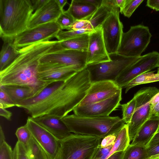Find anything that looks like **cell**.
Returning <instances> with one entry per match:
<instances>
[{
	"instance_id": "6da1fadb",
	"label": "cell",
	"mask_w": 159,
	"mask_h": 159,
	"mask_svg": "<svg viewBox=\"0 0 159 159\" xmlns=\"http://www.w3.org/2000/svg\"><path fill=\"white\" fill-rule=\"evenodd\" d=\"M91 84L86 67L65 82L49 84L37 96L22 101L16 107L25 109L33 118L50 114L62 118L79 104Z\"/></svg>"
},
{
	"instance_id": "7a4b0ae2",
	"label": "cell",
	"mask_w": 159,
	"mask_h": 159,
	"mask_svg": "<svg viewBox=\"0 0 159 159\" xmlns=\"http://www.w3.org/2000/svg\"><path fill=\"white\" fill-rule=\"evenodd\" d=\"M58 40L48 41L34 44L19 49L18 57L7 67L0 71V85H48L41 81L38 71L40 60L48 53L54 51Z\"/></svg>"
},
{
	"instance_id": "3957f363",
	"label": "cell",
	"mask_w": 159,
	"mask_h": 159,
	"mask_svg": "<svg viewBox=\"0 0 159 159\" xmlns=\"http://www.w3.org/2000/svg\"><path fill=\"white\" fill-rule=\"evenodd\" d=\"M34 11L30 0H0L1 38L14 39L28 29Z\"/></svg>"
},
{
	"instance_id": "277c9868",
	"label": "cell",
	"mask_w": 159,
	"mask_h": 159,
	"mask_svg": "<svg viewBox=\"0 0 159 159\" xmlns=\"http://www.w3.org/2000/svg\"><path fill=\"white\" fill-rule=\"evenodd\" d=\"M71 133L98 137L102 139L110 134L117 136L126 124L119 116L84 117L75 114L61 118Z\"/></svg>"
},
{
	"instance_id": "5b68a950",
	"label": "cell",
	"mask_w": 159,
	"mask_h": 159,
	"mask_svg": "<svg viewBox=\"0 0 159 159\" xmlns=\"http://www.w3.org/2000/svg\"><path fill=\"white\" fill-rule=\"evenodd\" d=\"M102 139L96 136L72 133L60 140L55 159H93Z\"/></svg>"
},
{
	"instance_id": "8992f818",
	"label": "cell",
	"mask_w": 159,
	"mask_h": 159,
	"mask_svg": "<svg viewBox=\"0 0 159 159\" xmlns=\"http://www.w3.org/2000/svg\"><path fill=\"white\" fill-rule=\"evenodd\" d=\"M111 60L87 65L91 83L110 80L115 82L118 76L125 69L137 61L139 57H131L118 54L109 55Z\"/></svg>"
},
{
	"instance_id": "52a82bcc",
	"label": "cell",
	"mask_w": 159,
	"mask_h": 159,
	"mask_svg": "<svg viewBox=\"0 0 159 159\" xmlns=\"http://www.w3.org/2000/svg\"><path fill=\"white\" fill-rule=\"evenodd\" d=\"M152 36L147 26H132L123 33L117 54L127 57H139L149 43Z\"/></svg>"
},
{
	"instance_id": "ba28073f",
	"label": "cell",
	"mask_w": 159,
	"mask_h": 159,
	"mask_svg": "<svg viewBox=\"0 0 159 159\" xmlns=\"http://www.w3.org/2000/svg\"><path fill=\"white\" fill-rule=\"evenodd\" d=\"M159 92L156 87L142 88L135 93L134 97L136 101L134 112L130 121L127 124L130 142L134 139L142 125L150 117L151 108L150 102Z\"/></svg>"
},
{
	"instance_id": "9c48e42d",
	"label": "cell",
	"mask_w": 159,
	"mask_h": 159,
	"mask_svg": "<svg viewBox=\"0 0 159 159\" xmlns=\"http://www.w3.org/2000/svg\"><path fill=\"white\" fill-rule=\"evenodd\" d=\"M62 30L56 21L27 29L14 39L13 43L18 49L38 43L50 41Z\"/></svg>"
},
{
	"instance_id": "30bf717a",
	"label": "cell",
	"mask_w": 159,
	"mask_h": 159,
	"mask_svg": "<svg viewBox=\"0 0 159 159\" xmlns=\"http://www.w3.org/2000/svg\"><path fill=\"white\" fill-rule=\"evenodd\" d=\"M159 67V53L154 51L141 56L139 59L124 70L115 82L124 88L130 82L139 75Z\"/></svg>"
},
{
	"instance_id": "8fae6325",
	"label": "cell",
	"mask_w": 159,
	"mask_h": 159,
	"mask_svg": "<svg viewBox=\"0 0 159 159\" xmlns=\"http://www.w3.org/2000/svg\"><path fill=\"white\" fill-rule=\"evenodd\" d=\"M119 12L120 9L113 11L102 25L104 41L109 55L117 54L123 33Z\"/></svg>"
},
{
	"instance_id": "7c38bea8",
	"label": "cell",
	"mask_w": 159,
	"mask_h": 159,
	"mask_svg": "<svg viewBox=\"0 0 159 159\" xmlns=\"http://www.w3.org/2000/svg\"><path fill=\"white\" fill-rule=\"evenodd\" d=\"M87 52L61 49L47 53L40 60L42 63L58 64L74 67L77 71L87 66Z\"/></svg>"
},
{
	"instance_id": "4fadbf2b",
	"label": "cell",
	"mask_w": 159,
	"mask_h": 159,
	"mask_svg": "<svg viewBox=\"0 0 159 159\" xmlns=\"http://www.w3.org/2000/svg\"><path fill=\"white\" fill-rule=\"evenodd\" d=\"M122 90L105 100L93 103L77 106L73 110L74 114L84 117H99L109 116L120 105Z\"/></svg>"
},
{
	"instance_id": "5bb4252c",
	"label": "cell",
	"mask_w": 159,
	"mask_h": 159,
	"mask_svg": "<svg viewBox=\"0 0 159 159\" xmlns=\"http://www.w3.org/2000/svg\"><path fill=\"white\" fill-rule=\"evenodd\" d=\"M25 125L32 136L47 153L50 159H55L60 147V140L36 122L31 116L28 117Z\"/></svg>"
},
{
	"instance_id": "9a60e30c",
	"label": "cell",
	"mask_w": 159,
	"mask_h": 159,
	"mask_svg": "<svg viewBox=\"0 0 159 159\" xmlns=\"http://www.w3.org/2000/svg\"><path fill=\"white\" fill-rule=\"evenodd\" d=\"M77 72L72 66L58 64H39L38 76L41 81L52 84L58 82H65Z\"/></svg>"
},
{
	"instance_id": "2e32d148",
	"label": "cell",
	"mask_w": 159,
	"mask_h": 159,
	"mask_svg": "<svg viewBox=\"0 0 159 159\" xmlns=\"http://www.w3.org/2000/svg\"><path fill=\"white\" fill-rule=\"evenodd\" d=\"M122 89L112 81L103 80L92 83L78 106L86 105L105 100L121 91Z\"/></svg>"
},
{
	"instance_id": "e0dca14e",
	"label": "cell",
	"mask_w": 159,
	"mask_h": 159,
	"mask_svg": "<svg viewBox=\"0 0 159 159\" xmlns=\"http://www.w3.org/2000/svg\"><path fill=\"white\" fill-rule=\"evenodd\" d=\"M87 52V65L111 60L105 47L102 26L89 34V43Z\"/></svg>"
},
{
	"instance_id": "ac0fdd59",
	"label": "cell",
	"mask_w": 159,
	"mask_h": 159,
	"mask_svg": "<svg viewBox=\"0 0 159 159\" xmlns=\"http://www.w3.org/2000/svg\"><path fill=\"white\" fill-rule=\"evenodd\" d=\"M63 11L57 0H48L41 8L33 13L28 22V29L49 22H56Z\"/></svg>"
},
{
	"instance_id": "d6986e66",
	"label": "cell",
	"mask_w": 159,
	"mask_h": 159,
	"mask_svg": "<svg viewBox=\"0 0 159 159\" xmlns=\"http://www.w3.org/2000/svg\"><path fill=\"white\" fill-rule=\"evenodd\" d=\"M48 85H0V88L8 95L16 106L22 101L37 96Z\"/></svg>"
},
{
	"instance_id": "ffe728a7",
	"label": "cell",
	"mask_w": 159,
	"mask_h": 159,
	"mask_svg": "<svg viewBox=\"0 0 159 159\" xmlns=\"http://www.w3.org/2000/svg\"><path fill=\"white\" fill-rule=\"evenodd\" d=\"M32 118L59 140L65 139L72 133L61 118L58 116L49 114Z\"/></svg>"
},
{
	"instance_id": "44dd1931",
	"label": "cell",
	"mask_w": 159,
	"mask_h": 159,
	"mask_svg": "<svg viewBox=\"0 0 159 159\" xmlns=\"http://www.w3.org/2000/svg\"><path fill=\"white\" fill-rule=\"evenodd\" d=\"M159 126V116H151L140 128L131 144L147 147Z\"/></svg>"
},
{
	"instance_id": "7402d4cb",
	"label": "cell",
	"mask_w": 159,
	"mask_h": 159,
	"mask_svg": "<svg viewBox=\"0 0 159 159\" xmlns=\"http://www.w3.org/2000/svg\"><path fill=\"white\" fill-rule=\"evenodd\" d=\"M97 8L84 0H72L67 10L75 20H89Z\"/></svg>"
},
{
	"instance_id": "603a6c76",
	"label": "cell",
	"mask_w": 159,
	"mask_h": 159,
	"mask_svg": "<svg viewBox=\"0 0 159 159\" xmlns=\"http://www.w3.org/2000/svg\"><path fill=\"white\" fill-rule=\"evenodd\" d=\"M3 43L0 53V71L9 65L19 56V49L13 43V39H2Z\"/></svg>"
},
{
	"instance_id": "cb8c5ba5",
	"label": "cell",
	"mask_w": 159,
	"mask_h": 159,
	"mask_svg": "<svg viewBox=\"0 0 159 159\" xmlns=\"http://www.w3.org/2000/svg\"><path fill=\"white\" fill-rule=\"evenodd\" d=\"M89 34H85L71 39L60 41L61 49H69L87 52L89 40Z\"/></svg>"
},
{
	"instance_id": "d4e9b609",
	"label": "cell",
	"mask_w": 159,
	"mask_h": 159,
	"mask_svg": "<svg viewBox=\"0 0 159 159\" xmlns=\"http://www.w3.org/2000/svg\"><path fill=\"white\" fill-rule=\"evenodd\" d=\"M114 11L111 8L102 4L88 20L90 29L94 30L102 26L103 22Z\"/></svg>"
},
{
	"instance_id": "484cf974",
	"label": "cell",
	"mask_w": 159,
	"mask_h": 159,
	"mask_svg": "<svg viewBox=\"0 0 159 159\" xmlns=\"http://www.w3.org/2000/svg\"><path fill=\"white\" fill-rule=\"evenodd\" d=\"M130 142L128 125L125 124L119 132L115 142L105 159L116 152L125 151Z\"/></svg>"
},
{
	"instance_id": "4316f807",
	"label": "cell",
	"mask_w": 159,
	"mask_h": 159,
	"mask_svg": "<svg viewBox=\"0 0 159 159\" xmlns=\"http://www.w3.org/2000/svg\"><path fill=\"white\" fill-rule=\"evenodd\" d=\"M155 71L148 72L137 76L130 82L124 88L125 93L133 87L141 84L159 81V74L155 73Z\"/></svg>"
},
{
	"instance_id": "83f0119b",
	"label": "cell",
	"mask_w": 159,
	"mask_h": 159,
	"mask_svg": "<svg viewBox=\"0 0 159 159\" xmlns=\"http://www.w3.org/2000/svg\"><path fill=\"white\" fill-rule=\"evenodd\" d=\"M147 147L130 144L125 151L122 159H148Z\"/></svg>"
},
{
	"instance_id": "f1b7e54d",
	"label": "cell",
	"mask_w": 159,
	"mask_h": 159,
	"mask_svg": "<svg viewBox=\"0 0 159 159\" xmlns=\"http://www.w3.org/2000/svg\"><path fill=\"white\" fill-rule=\"evenodd\" d=\"M28 153L30 159H50L47 153L32 136Z\"/></svg>"
},
{
	"instance_id": "f546056e",
	"label": "cell",
	"mask_w": 159,
	"mask_h": 159,
	"mask_svg": "<svg viewBox=\"0 0 159 159\" xmlns=\"http://www.w3.org/2000/svg\"><path fill=\"white\" fill-rule=\"evenodd\" d=\"M15 134L18 139V141L23 144L28 152L32 135L25 125L18 128Z\"/></svg>"
},
{
	"instance_id": "4dcf8cb0",
	"label": "cell",
	"mask_w": 159,
	"mask_h": 159,
	"mask_svg": "<svg viewBox=\"0 0 159 159\" xmlns=\"http://www.w3.org/2000/svg\"><path fill=\"white\" fill-rule=\"evenodd\" d=\"M122 111V119L126 124L130 122L133 115L136 106L135 99L133 97L129 102L120 105Z\"/></svg>"
},
{
	"instance_id": "1f68e13d",
	"label": "cell",
	"mask_w": 159,
	"mask_h": 159,
	"mask_svg": "<svg viewBox=\"0 0 159 159\" xmlns=\"http://www.w3.org/2000/svg\"><path fill=\"white\" fill-rule=\"evenodd\" d=\"M94 30L82 29L64 31L61 30L57 33L55 38L58 41H62L73 38L84 34L90 33Z\"/></svg>"
},
{
	"instance_id": "d6a6232c",
	"label": "cell",
	"mask_w": 159,
	"mask_h": 159,
	"mask_svg": "<svg viewBox=\"0 0 159 159\" xmlns=\"http://www.w3.org/2000/svg\"><path fill=\"white\" fill-rule=\"evenodd\" d=\"M75 20L67 10H66L62 12L57 20L56 22L62 30H68Z\"/></svg>"
},
{
	"instance_id": "836d02e7",
	"label": "cell",
	"mask_w": 159,
	"mask_h": 159,
	"mask_svg": "<svg viewBox=\"0 0 159 159\" xmlns=\"http://www.w3.org/2000/svg\"><path fill=\"white\" fill-rule=\"evenodd\" d=\"M143 1V0H125V5L120 12L125 16L129 18Z\"/></svg>"
},
{
	"instance_id": "e575fe53",
	"label": "cell",
	"mask_w": 159,
	"mask_h": 159,
	"mask_svg": "<svg viewBox=\"0 0 159 159\" xmlns=\"http://www.w3.org/2000/svg\"><path fill=\"white\" fill-rule=\"evenodd\" d=\"M12 159H30L27 151L18 141L13 150Z\"/></svg>"
},
{
	"instance_id": "d590c367",
	"label": "cell",
	"mask_w": 159,
	"mask_h": 159,
	"mask_svg": "<svg viewBox=\"0 0 159 159\" xmlns=\"http://www.w3.org/2000/svg\"><path fill=\"white\" fill-rule=\"evenodd\" d=\"M16 106L8 95L0 88V107L5 109Z\"/></svg>"
},
{
	"instance_id": "8d00e7d4",
	"label": "cell",
	"mask_w": 159,
	"mask_h": 159,
	"mask_svg": "<svg viewBox=\"0 0 159 159\" xmlns=\"http://www.w3.org/2000/svg\"><path fill=\"white\" fill-rule=\"evenodd\" d=\"M13 150L5 141L0 145V159H12Z\"/></svg>"
},
{
	"instance_id": "74e56055",
	"label": "cell",
	"mask_w": 159,
	"mask_h": 159,
	"mask_svg": "<svg viewBox=\"0 0 159 159\" xmlns=\"http://www.w3.org/2000/svg\"><path fill=\"white\" fill-rule=\"evenodd\" d=\"M82 29L92 30L90 29V24L88 20H75L73 24L68 28V30H73Z\"/></svg>"
},
{
	"instance_id": "f35d334b",
	"label": "cell",
	"mask_w": 159,
	"mask_h": 159,
	"mask_svg": "<svg viewBox=\"0 0 159 159\" xmlns=\"http://www.w3.org/2000/svg\"><path fill=\"white\" fill-rule=\"evenodd\" d=\"M151 108L150 117L159 115V92L156 94L150 102Z\"/></svg>"
},
{
	"instance_id": "ab89813d",
	"label": "cell",
	"mask_w": 159,
	"mask_h": 159,
	"mask_svg": "<svg viewBox=\"0 0 159 159\" xmlns=\"http://www.w3.org/2000/svg\"><path fill=\"white\" fill-rule=\"evenodd\" d=\"M113 146L112 145L104 148L100 146L93 159H105Z\"/></svg>"
},
{
	"instance_id": "60d3db41",
	"label": "cell",
	"mask_w": 159,
	"mask_h": 159,
	"mask_svg": "<svg viewBox=\"0 0 159 159\" xmlns=\"http://www.w3.org/2000/svg\"><path fill=\"white\" fill-rule=\"evenodd\" d=\"M116 136H117L114 134H110L106 136L102 139L100 147L104 148L113 145Z\"/></svg>"
},
{
	"instance_id": "b9f144b4",
	"label": "cell",
	"mask_w": 159,
	"mask_h": 159,
	"mask_svg": "<svg viewBox=\"0 0 159 159\" xmlns=\"http://www.w3.org/2000/svg\"><path fill=\"white\" fill-rule=\"evenodd\" d=\"M147 149L149 158L159 154V142L148 145Z\"/></svg>"
},
{
	"instance_id": "7bdbcfd3",
	"label": "cell",
	"mask_w": 159,
	"mask_h": 159,
	"mask_svg": "<svg viewBox=\"0 0 159 159\" xmlns=\"http://www.w3.org/2000/svg\"><path fill=\"white\" fill-rule=\"evenodd\" d=\"M34 11H35L41 8L48 0H30Z\"/></svg>"
},
{
	"instance_id": "ee69618b",
	"label": "cell",
	"mask_w": 159,
	"mask_h": 159,
	"mask_svg": "<svg viewBox=\"0 0 159 159\" xmlns=\"http://www.w3.org/2000/svg\"><path fill=\"white\" fill-rule=\"evenodd\" d=\"M102 4L111 8L114 11L120 9L116 0H102Z\"/></svg>"
},
{
	"instance_id": "f6af8a7d",
	"label": "cell",
	"mask_w": 159,
	"mask_h": 159,
	"mask_svg": "<svg viewBox=\"0 0 159 159\" xmlns=\"http://www.w3.org/2000/svg\"><path fill=\"white\" fill-rule=\"evenodd\" d=\"M146 6L157 11H159V0H148Z\"/></svg>"
},
{
	"instance_id": "bcb514c9",
	"label": "cell",
	"mask_w": 159,
	"mask_h": 159,
	"mask_svg": "<svg viewBox=\"0 0 159 159\" xmlns=\"http://www.w3.org/2000/svg\"><path fill=\"white\" fill-rule=\"evenodd\" d=\"M0 115L7 120H10L12 116V113L10 111L6 110V109L0 107Z\"/></svg>"
},
{
	"instance_id": "7dc6e473",
	"label": "cell",
	"mask_w": 159,
	"mask_h": 159,
	"mask_svg": "<svg viewBox=\"0 0 159 159\" xmlns=\"http://www.w3.org/2000/svg\"><path fill=\"white\" fill-rule=\"evenodd\" d=\"M125 151L116 152L107 159H122L124 154Z\"/></svg>"
},
{
	"instance_id": "c3c4849f",
	"label": "cell",
	"mask_w": 159,
	"mask_h": 159,
	"mask_svg": "<svg viewBox=\"0 0 159 159\" xmlns=\"http://www.w3.org/2000/svg\"><path fill=\"white\" fill-rule=\"evenodd\" d=\"M158 142H159V126L157 132L151 140L148 145Z\"/></svg>"
},
{
	"instance_id": "681fc988",
	"label": "cell",
	"mask_w": 159,
	"mask_h": 159,
	"mask_svg": "<svg viewBox=\"0 0 159 159\" xmlns=\"http://www.w3.org/2000/svg\"><path fill=\"white\" fill-rule=\"evenodd\" d=\"M86 2L95 6L98 8L102 5V0H84Z\"/></svg>"
},
{
	"instance_id": "f907efd6",
	"label": "cell",
	"mask_w": 159,
	"mask_h": 159,
	"mask_svg": "<svg viewBox=\"0 0 159 159\" xmlns=\"http://www.w3.org/2000/svg\"><path fill=\"white\" fill-rule=\"evenodd\" d=\"M5 142V136L1 125L0 127V145H1Z\"/></svg>"
},
{
	"instance_id": "816d5d0a",
	"label": "cell",
	"mask_w": 159,
	"mask_h": 159,
	"mask_svg": "<svg viewBox=\"0 0 159 159\" xmlns=\"http://www.w3.org/2000/svg\"><path fill=\"white\" fill-rule=\"evenodd\" d=\"M116 1L120 11L122 9L125 5V0H116Z\"/></svg>"
},
{
	"instance_id": "f5cc1de1",
	"label": "cell",
	"mask_w": 159,
	"mask_h": 159,
	"mask_svg": "<svg viewBox=\"0 0 159 159\" xmlns=\"http://www.w3.org/2000/svg\"><path fill=\"white\" fill-rule=\"evenodd\" d=\"M57 0L62 10H63V7L65 6V5L67 3V0Z\"/></svg>"
},
{
	"instance_id": "db71d44e",
	"label": "cell",
	"mask_w": 159,
	"mask_h": 159,
	"mask_svg": "<svg viewBox=\"0 0 159 159\" xmlns=\"http://www.w3.org/2000/svg\"><path fill=\"white\" fill-rule=\"evenodd\" d=\"M151 159H157L159 158V154L152 157L149 158Z\"/></svg>"
},
{
	"instance_id": "11a10c76",
	"label": "cell",
	"mask_w": 159,
	"mask_h": 159,
	"mask_svg": "<svg viewBox=\"0 0 159 159\" xmlns=\"http://www.w3.org/2000/svg\"><path fill=\"white\" fill-rule=\"evenodd\" d=\"M157 73L158 74H159V67H158V71H157Z\"/></svg>"
},
{
	"instance_id": "9f6ffc18",
	"label": "cell",
	"mask_w": 159,
	"mask_h": 159,
	"mask_svg": "<svg viewBox=\"0 0 159 159\" xmlns=\"http://www.w3.org/2000/svg\"><path fill=\"white\" fill-rule=\"evenodd\" d=\"M148 159H151L149 158Z\"/></svg>"
},
{
	"instance_id": "6f0895ef",
	"label": "cell",
	"mask_w": 159,
	"mask_h": 159,
	"mask_svg": "<svg viewBox=\"0 0 159 159\" xmlns=\"http://www.w3.org/2000/svg\"></svg>"
}]
</instances>
